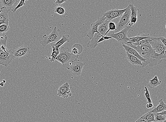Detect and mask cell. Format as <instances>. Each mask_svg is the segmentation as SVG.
Listing matches in <instances>:
<instances>
[{"label": "cell", "mask_w": 166, "mask_h": 122, "mask_svg": "<svg viewBox=\"0 0 166 122\" xmlns=\"http://www.w3.org/2000/svg\"><path fill=\"white\" fill-rule=\"evenodd\" d=\"M125 45L134 49L139 53L140 55L145 60V62H142V67L143 68L148 65L152 67L159 65L162 63L163 59H166V55L156 53L150 44L140 46H135L130 43H127Z\"/></svg>", "instance_id": "obj_1"}, {"label": "cell", "mask_w": 166, "mask_h": 122, "mask_svg": "<svg viewBox=\"0 0 166 122\" xmlns=\"http://www.w3.org/2000/svg\"><path fill=\"white\" fill-rule=\"evenodd\" d=\"M79 55H75L69 52V49L63 47H60L59 54L56 58V60L62 64L64 66L71 62L78 60Z\"/></svg>", "instance_id": "obj_2"}, {"label": "cell", "mask_w": 166, "mask_h": 122, "mask_svg": "<svg viewBox=\"0 0 166 122\" xmlns=\"http://www.w3.org/2000/svg\"><path fill=\"white\" fill-rule=\"evenodd\" d=\"M62 34L60 29L55 27L52 32L47 35L44 34L43 36V39L40 42V44L42 46L45 47L50 43H56L61 38Z\"/></svg>", "instance_id": "obj_3"}, {"label": "cell", "mask_w": 166, "mask_h": 122, "mask_svg": "<svg viewBox=\"0 0 166 122\" xmlns=\"http://www.w3.org/2000/svg\"><path fill=\"white\" fill-rule=\"evenodd\" d=\"M131 29V27L128 26L120 32L117 33H113L112 31H110L106 36L115 39L121 44H126L128 43L129 40V38L128 37V34Z\"/></svg>", "instance_id": "obj_4"}, {"label": "cell", "mask_w": 166, "mask_h": 122, "mask_svg": "<svg viewBox=\"0 0 166 122\" xmlns=\"http://www.w3.org/2000/svg\"><path fill=\"white\" fill-rule=\"evenodd\" d=\"M85 63L79 60L72 61L64 66L69 70L72 75L79 76L81 75L82 70Z\"/></svg>", "instance_id": "obj_5"}, {"label": "cell", "mask_w": 166, "mask_h": 122, "mask_svg": "<svg viewBox=\"0 0 166 122\" xmlns=\"http://www.w3.org/2000/svg\"><path fill=\"white\" fill-rule=\"evenodd\" d=\"M131 14V12L129 5L127 7L126 11L121 16V19L116 24V30L114 31H112L113 33L120 32L128 26L130 22Z\"/></svg>", "instance_id": "obj_6"}, {"label": "cell", "mask_w": 166, "mask_h": 122, "mask_svg": "<svg viewBox=\"0 0 166 122\" xmlns=\"http://www.w3.org/2000/svg\"><path fill=\"white\" fill-rule=\"evenodd\" d=\"M151 41L150 44L151 47L155 51L156 53L163 55H166V47L160 41L158 37L150 36Z\"/></svg>", "instance_id": "obj_7"}, {"label": "cell", "mask_w": 166, "mask_h": 122, "mask_svg": "<svg viewBox=\"0 0 166 122\" xmlns=\"http://www.w3.org/2000/svg\"><path fill=\"white\" fill-rule=\"evenodd\" d=\"M13 60L12 50H0V65L8 67Z\"/></svg>", "instance_id": "obj_8"}, {"label": "cell", "mask_w": 166, "mask_h": 122, "mask_svg": "<svg viewBox=\"0 0 166 122\" xmlns=\"http://www.w3.org/2000/svg\"><path fill=\"white\" fill-rule=\"evenodd\" d=\"M126 10V8L121 10L117 9H113L103 13L102 16L106 18L107 20L110 22L116 18L121 17Z\"/></svg>", "instance_id": "obj_9"}, {"label": "cell", "mask_w": 166, "mask_h": 122, "mask_svg": "<svg viewBox=\"0 0 166 122\" xmlns=\"http://www.w3.org/2000/svg\"><path fill=\"white\" fill-rule=\"evenodd\" d=\"M13 57L15 59H19L25 57L31 52L30 47L28 45H23L17 49L12 50Z\"/></svg>", "instance_id": "obj_10"}, {"label": "cell", "mask_w": 166, "mask_h": 122, "mask_svg": "<svg viewBox=\"0 0 166 122\" xmlns=\"http://www.w3.org/2000/svg\"><path fill=\"white\" fill-rule=\"evenodd\" d=\"M106 19V18L102 16V17H99L96 21L91 24L87 34V36L90 40L93 38L96 33H98V29L99 26L102 24Z\"/></svg>", "instance_id": "obj_11"}, {"label": "cell", "mask_w": 166, "mask_h": 122, "mask_svg": "<svg viewBox=\"0 0 166 122\" xmlns=\"http://www.w3.org/2000/svg\"><path fill=\"white\" fill-rule=\"evenodd\" d=\"M59 97L63 98L64 99L70 97L72 95L69 88V85L68 82L64 84L59 88L57 93Z\"/></svg>", "instance_id": "obj_12"}, {"label": "cell", "mask_w": 166, "mask_h": 122, "mask_svg": "<svg viewBox=\"0 0 166 122\" xmlns=\"http://www.w3.org/2000/svg\"><path fill=\"white\" fill-rule=\"evenodd\" d=\"M129 5L130 7L131 14L130 23L128 26L132 27L133 25L135 24L137 21L138 9L137 7L135 6L132 4H130Z\"/></svg>", "instance_id": "obj_13"}, {"label": "cell", "mask_w": 166, "mask_h": 122, "mask_svg": "<svg viewBox=\"0 0 166 122\" xmlns=\"http://www.w3.org/2000/svg\"><path fill=\"white\" fill-rule=\"evenodd\" d=\"M10 10L5 6L1 7L0 9V21L3 24L9 25L8 12Z\"/></svg>", "instance_id": "obj_14"}, {"label": "cell", "mask_w": 166, "mask_h": 122, "mask_svg": "<svg viewBox=\"0 0 166 122\" xmlns=\"http://www.w3.org/2000/svg\"><path fill=\"white\" fill-rule=\"evenodd\" d=\"M102 37L103 36H101L98 33H96L93 38L90 40L86 44V47L91 49H94L96 48L98 45V42Z\"/></svg>", "instance_id": "obj_15"}, {"label": "cell", "mask_w": 166, "mask_h": 122, "mask_svg": "<svg viewBox=\"0 0 166 122\" xmlns=\"http://www.w3.org/2000/svg\"><path fill=\"white\" fill-rule=\"evenodd\" d=\"M122 45L124 50L126 51V52L136 56V57H137L138 59H139L143 62H146L145 60L140 55L139 53L135 50L132 47L128 46V45L123 44H122Z\"/></svg>", "instance_id": "obj_16"}, {"label": "cell", "mask_w": 166, "mask_h": 122, "mask_svg": "<svg viewBox=\"0 0 166 122\" xmlns=\"http://www.w3.org/2000/svg\"><path fill=\"white\" fill-rule=\"evenodd\" d=\"M110 21L106 19L102 24L99 25L98 29V32L102 36H106L108 30V24Z\"/></svg>", "instance_id": "obj_17"}, {"label": "cell", "mask_w": 166, "mask_h": 122, "mask_svg": "<svg viewBox=\"0 0 166 122\" xmlns=\"http://www.w3.org/2000/svg\"><path fill=\"white\" fill-rule=\"evenodd\" d=\"M70 42V36L68 34L62 35V37L56 43H52V44L54 46L57 47V48H60L64 43L66 42Z\"/></svg>", "instance_id": "obj_18"}, {"label": "cell", "mask_w": 166, "mask_h": 122, "mask_svg": "<svg viewBox=\"0 0 166 122\" xmlns=\"http://www.w3.org/2000/svg\"><path fill=\"white\" fill-rule=\"evenodd\" d=\"M150 37L148 34H139L137 36L129 38V40L128 43L132 44L133 43H137L143 39H147Z\"/></svg>", "instance_id": "obj_19"}, {"label": "cell", "mask_w": 166, "mask_h": 122, "mask_svg": "<svg viewBox=\"0 0 166 122\" xmlns=\"http://www.w3.org/2000/svg\"><path fill=\"white\" fill-rule=\"evenodd\" d=\"M126 56L127 59L132 65H141L142 66V62L136 56L132 55L126 52Z\"/></svg>", "instance_id": "obj_20"}, {"label": "cell", "mask_w": 166, "mask_h": 122, "mask_svg": "<svg viewBox=\"0 0 166 122\" xmlns=\"http://www.w3.org/2000/svg\"><path fill=\"white\" fill-rule=\"evenodd\" d=\"M166 111V104L164 103L162 99L159 100V103L157 106L149 111L150 112L154 113H160Z\"/></svg>", "instance_id": "obj_21"}, {"label": "cell", "mask_w": 166, "mask_h": 122, "mask_svg": "<svg viewBox=\"0 0 166 122\" xmlns=\"http://www.w3.org/2000/svg\"><path fill=\"white\" fill-rule=\"evenodd\" d=\"M83 51V47L82 44L76 43L72 47V53L75 55H79L82 54Z\"/></svg>", "instance_id": "obj_22"}, {"label": "cell", "mask_w": 166, "mask_h": 122, "mask_svg": "<svg viewBox=\"0 0 166 122\" xmlns=\"http://www.w3.org/2000/svg\"><path fill=\"white\" fill-rule=\"evenodd\" d=\"M18 1V0H1L0 1L2 4L3 5V6L6 7L10 10H12L13 6Z\"/></svg>", "instance_id": "obj_23"}, {"label": "cell", "mask_w": 166, "mask_h": 122, "mask_svg": "<svg viewBox=\"0 0 166 122\" xmlns=\"http://www.w3.org/2000/svg\"><path fill=\"white\" fill-rule=\"evenodd\" d=\"M162 81L158 79L157 76H156L153 79L149 80L148 86L151 88H153L160 85Z\"/></svg>", "instance_id": "obj_24"}, {"label": "cell", "mask_w": 166, "mask_h": 122, "mask_svg": "<svg viewBox=\"0 0 166 122\" xmlns=\"http://www.w3.org/2000/svg\"><path fill=\"white\" fill-rule=\"evenodd\" d=\"M155 114V113H154L149 111L146 113L144 114L143 116H141V118L147 122H153L155 121L154 119Z\"/></svg>", "instance_id": "obj_25"}, {"label": "cell", "mask_w": 166, "mask_h": 122, "mask_svg": "<svg viewBox=\"0 0 166 122\" xmlns=\"http://www.w3.org/2000/svg\"><path fill=\"white\" fill-rule=\"evenodd\" d=\"M51 47L52 48V52L50 55L51 59H50L51 62H53L56 61V58L59 54L60 48L51 44Z\"/></svg>", "instance_id": "obj_26"}, {"label": "cell", "mask_w": 166, "mask_h": 122, "mask_svg": "<svg viewBox=\"0 0 166 122\" xmlns=\"http://www.w3.org/2000/svg\"><path fill=\"white\" fill-rule=\"evenodd\" d=\"M152 41L150 38H147L142 40L138 42L137 43H135L131 44L135 46H143V45H147L150 44L151 42Z\"/></svg>", "instance_id": "obj_27"}, {"label": "cell", "mask_w": 166, "mask_h": 122, "mask_svg": "<svg viewBox=\"0 0 166 122\" xmlns=\"http://www.w3.org/2000/svg\"><path fill=\"white\" fill-rule=\"evenodd\" d=\"M53 12L60 15H65L66 14V11L65 9L60 6L55 7L53 10Z\"/></svg>", "instance_id": "obj_28"}, {"label": "cell", "mask_w": 166, "mask_h": 122, "mask_svg": "<svg viewBox=\"0 0 166 122\" xmlns=\"http://www.w3.org/2000/svg\"><path fill=\"white\" fill-rule=\"evenodd\" d=\"M10 29L9 25H8L5 24L0 25V34H4L8 32Z\"/></svg>", "instance_id": "obj_29"}, {"label": "cell", "mask_w": 166, "mask_h": 122, "mask_svg": "<svg viewBox=\"0 0 166 122\" xmlns=\"http://www.w3.org/2000/svg\"><path fill=\"white\" fill-rule=\"evenodd\" d=\"M155 121L157 122H163L166 121V115H161L156 113L155 114Z\"/></svg>", "instance_id": "obj_30"}, {"label": "cell", "mask_w": 166, "mask_h": 122, "mask_svg": "<svg viewBox=\"0 0 166 122\" xmlns=\"http://www.w3.org/2000/svg\"><path fill=\"white\" fill-rule=\"evenodd\" d=\"M25 2L26 1H23V0L20 1L19 3H18L17 6L15 8H13L11 10L13 12L15 13L18 9L21 8L22 7L25 6L26 5V3Z\"/></svg>", "instance_id": "obj_31"}, {"label": "cell", "mask_w": 166, "mask_h": 122, "mask_svg": "<svg viewBox=\"0 0 166 122\" xmlns=\"http://www.w3.org/2000/svg\"><path fill=\"white\" fill-rule=\"evenodd\" d=\"M116 30V23L110 21L108 24V30L106 32V35L110 31H114Z\"/></svg>", "instance_id": "obj_32"}, {"label": "cell", "mask_w": 166, "mask_h": 122, "mask_svg": "<svg viewBox=\"0 0 166 122\" xmlns=\"http://www.w3.org/2000/svg\"><path fill=\"white\" fill-rule=\"evenodd\" d=\"M145 93H144V95L146 98L147 100V103H152V100H151L150 95L149 94V92L148 89H147V87H145Z\"/></svg>", "instance_id": "obj_33"}, {"label": "cell", "mask_w": 166, "mask_h": 122, "mask_svg": "<svg viewBox=\"0 0 166 122\" xmlns=\"http://www.w3.org/2000/svg\"><path fill=\"white\" fill-rule=\"evenodd\" d=\"M67 1H65V0H56V1H54V3L57 6H60V5Z\"/></svg>", "instance_id": "obj_34"}, {"label": "cell", "mask_w": 166, "mask_h": 122, "mask_svg": "<svg viewBox=\"0 0 166 122\" xmlns=\"http://www.w3.org/2000/svg\"><path fill=\"white\" fill-rule=\"evenodd\" d=\"M159 39L160 40V41L162 42V43L166 46V38L164 37H158Z\"/></svg>", "instance_id": "obj_35"}, {"label": "cell", "mask_w": 166, "mask_h": 122, "mask_svg": "<svg viewBox=\"0 0 166 122\" xmlns=\"http://www.w3.org/2000/svg\"><path fill=\"white\" fill-rule=\"evenodd\" d=\"M154 107V105L153 103H148L146 105V107L147 108L150 109Z\"/></svg>", "instance_id": "obj_36"}, {"label": "cell", "mask_w": 166, "mask_h": 122, "mask_svg": "<svg viewBox=\"0 0 166 122\" xmlns=\"http://www.w3.org/2000/svg\"><path fill=\"white\" fill-rule=\"evenodd\" d=\"M104 38L105 41L111 39L112 38L111 37H110V36H104Z\"/></svg>", "instance_id": "obj_37"}, {"label": "cell", "mask_w": 166, "mask_h": 122, "mask_svg": "<svg viewBox=\"0 0 166 122\" xmlns=\"http://www.w3.org/2000/svg\"><path fill=\"white\" fill-rule=\"evenodd\" d=\"M135 122H147L146 121H144V120L142 119V118L140 117L139 119H137V121Z\"/></svg>", "instance_id": "obj_38"}, {"label": "cell", "mask_w": 166, "mask_h": 122, "mask_svg": "<svg viewBox=\"0 0 166 122\" xmlns=\"http://www.w3.org/2000/svg\"><path fill=\"white\" fill-rule=\"evenodd\" d=\"M104 41H105V40L104 36H103V37H101L100 39H99L98 42V44Z\"/></svg>", "instance_id": "obj_39"}, {"label": "cell", "mask_w": 166, "mask_h": 122, "mask_svg": "<svg viewBox=\"0 0 166 122\" xmlns=\"http://www.w3.org/2000/svg\"><path fill=\"white\" fill-rule=\"evenodd\" d=\"M4 83H3V82H1L0 83V86L1 87H4Z\"/></svg>", "instance_id": "obj_40"}, {"label": "cell", "mask_w": 166, "mask_h": 122, "mask_svg": "<svg viewBox=\"0 0 166 122\" xmlns=\"http://www.w3.org/2000/svg\"><path fill=\"white\" fill-rule=\"evenodd\" d=\"M3 82L4 83H6V81L5 80H3Z\"/></svg>", "instance_id": "obj_41"}, {"label": "cell", "mask_w": 166, "mask_h": 122, "mask_svg": "<svg viewBox=\"0 0 166 122\" xmlns=\"http://www.w3.org/2000/svg\"><path fill=\"white\" fill-rule=\"evenodd\" d=\"M3 23L1 22V21H0V25H1V24H2Z\"/></svg>", "instance_id": "obj_42"}, {"label": "cell", "mask_w": 166, "mask_h": 122, "mask_svg": "<svg viewBox=\"0 0 166 122\" xmlns=\"http://www.w3.org/2000/svg\"><path fill=\"white\" fill-rule=\"evenodd\" d=\"M153 122H156V121H155Z\"/></svg>", "instance_id": "obj_43"}]
</instances>
